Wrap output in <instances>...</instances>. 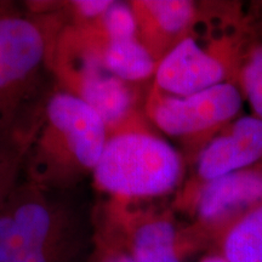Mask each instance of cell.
I'll use <instances>...</instances> for the list:
<instances>
[{"instance_id":"obj_9","label":"cell","mask_w":262,"mask_h":262,"mask_svg":"<svg viewBox=\"0 0 262 262\" xmlns=\"http://www.w3.org/2000/svg\"><path fill=\"white\" fill-rule=\"evenodd\" d=\"M262 159V120L254 114L239 116L204 146L195 158L194 173L178 193L175 204L202 186L248 168Z\"/></svg>"},{"instance_id":"obj_2","label":"cell","mask_w":262,"mask_h":262,"mask_svg":"<svg viewBox=\"0 0 262 262\" xmlns=\"http://www.w3.org/2000/svg\"><path fill=\"white\" fill-rule=\"evenodd\" d=\"M55 26L0 12V146L28 147L44 111L40 89L57 33Z\"/></svg>"},{"instance_id":"obj_6","label":"cell","mask_w":262,"mask_h":262,"mask_svg":"<svg viewBox=\"0 0 262 262\" xmlns=\"http://www.w3.org/2000/svg\"><path fill=\"white\" fill-rule=\"evenodd\" d=\"M80 225L70 209L27 181L0 204V262L50 243Z\"/></svg>"},{"instance_id":"obj_13","label":"cell","mask_w":262,"mask_h":262,"mask_svg":"<svg viewBox=\"0 0 262 262\" xmlns=\"http://www.w3.org/2000/svg\"><path fill=\"white\" fill-rule=\"evenodd\" d=\"M234 84L250 104L254 116L262 120V41L254 37L253 31L241 50Z\"/></svg>"},{"instance_id":"obj_7","label":"cell","mask_w":262,"mask_h":262,"mask_svg":"<svg viewBox=\"0 0 262 262\" xmlns=\"http://www.w3.org/2000/svg\"><path fill=\"white\" fill-rule=\"evenodd\" d=\"M258 205H262V159L202 186L175 208L191 216V227L210 247L228 225Z\"/></svg>"},{"instance_id":"obj_15","label":"cell","mask_w":262,"mask_h":262,"mask_svg":"<svg viewBox=\"0 0 262 262\" xmlns=\"http://www.w3.org/2000/svg\"><path fill=\"white\" fill-rule=\"evenodd\" d=\"M97 26L108 41L137 38L136 18L130 3L113 2Z\"/></svg>"},{"instance_id":"obj_11","label":"cell","mask_w":262,"mask_h":262,"mask_svg":"<svg viewBox=\"0 0 262 262\" xmlns=\"http://www.w3.org/2000/svg\"><path fill=\"white\" fill-rule=\"evenodd\" d=\"M212 247L228 262H262V205L228 225Z\"/></svg>"},{"instance_id":"obj_16","label":"cell","mask_w":262,"mask_h":262,"mask_svg":"<svg viewBox=\"0 0 262 262\" xmlns=\"http://www.w3.org/2000/svg\"><path fill=\"white\" fill-rule=\"evenodd\" d=\"M27 147L0 146V204L16 187L19 166L25 163Z\"/></svg>"},{"instance_id":"obj_8","label":"cell","mask_w":262,"mask_h":262,"mask_svg":"<svg viewBox=\"0 0 262 262\" xmlns=\"http://www.w3.org/2000/svg\"><path fill=\"white\" fill-rule=\"evenodd\" d=\"M234 45L229 35L203 45L195 33L173 47L158 62L153 85L164 94L187 96L231 81Z\"/></svg>"},{"instance_id":"obj_5","label":"cell","mask_w":262,"mask_h":262,"mask_svg":"<svg viewBox=\"0 0 262 262\" xmlns=\"http://www.w3.org/2000/svg\"><path fill=\"white\" fill-rule=\"evenodd\" d=\"M107 228L98 235L125 250L135 262H185L202 245L191 227L181 228L171 211L131 210L113 201Z\"/></svg>"},{"instance_id":"obj_3","label":"cell","mask_w":262,"mask_h":262,"mask_svg":"<svg viewBox=\"0 0 262 262\" xmlns=\"http://www.w3.org/2000/svg\"><path fill=\"white\" fill-rule=\"evenodd\" d=\"M146 119L139 114L108 134L93 178L113 201L157 198L181 186L186 164L182 153L152 131Z\"/></svg>"},{"instance_id":"obj_10","label":"cell","mask_w":262,"mask_h":262,"mask_svg":"<svg viewBox=\"0 0 262 262\" xmlns=\"http://www.w3.org/2000/svg\"><path fill=\"white\" fill-rule=\"evenodd\" d=\"M137 38L159 62L191 35L202 21L203 5L189 0H135Z\"/></svg>"},{"instance_id":"obj_17","label":"cell","mask_w":262,"mask_h":262,"mask_svg":"<svg viewBox=\"0 0 262 262\" xmlns=\"http://www.w3.org/2000/svg\"><path fill=\"white\" fill-rule=\"evenodd\" d=\"M112 0H77L71 3L73 25L96 24L112 4Z\"/></svg>"},{"instance_id":"obj_18","label":"cell","mask_w":262,"mask_h":262,"mask_svg":"<svg viewBox=\"0 0 262 262\" xmlns=\"http://www.w3.org/2000/svg\"><path fill=\"white\" fill-rule=\"evenodd\" d=\"M90 258V262H135L125 250L100 235L95 237V250Z\"/></svg>"},{"instance_id":"obj_12","label":"cell","mask_w":262,"mask_h":262,"mask_svg":"<svg viewBox=\"0 0 262 262\" xmlns=\"http://www.w3.org/2000/svg\"><path fill=\"white\" fill-rule=\"evenodd\" d=\"M102 57L114 77L133 85L155 77L158 66L139 38L107 41Z\"/></svg>"},{"instance_id":"obj_19","label":"cell","mask_w":262,"mask_h":262,"mask_svg":"<svg viewBox=\"0 0 262 262\" xmlns=\"http://www.w3.org/2000/svg\"><path fill=\"white\" fill-rule=\"evenodd\" d=\"M255 8V16L254 18L249 19L250 22L251 31H253L254 37L257 39V40L262 41V2H256L254 3Z\"/></svg>"},{"instance_id":"obj_20","label":"cell","mask_w":262,"mask_h":262,"mask_svg":"<svg viewBox=\"0 0 262 262\" xmlns=\"http://www.w3.org/2000/svg\"><path fill=\"white\" fill-rule=\"evenodd\" d=\"M199 262H228L224 256H221L220 254L216 253V251L212 250L210 254L203 256Z\"/></svg>"},{"instance_id":"obj_1","label":"cell","mask_w":262,"mask_h":262,"mask_svg":"<svg viewBox=\"0 0 262 262\" xmlns=\"http://www.w3.org/2000/svg\"><path fill=\"white\" fill-rule=\"evenodd\" d=\"M107 139L106 124L89 104L55 90L26 152L28 181L47 192L73 187L93 176Z\"/></svg>"},{"instance_id":"obj_14","label":"cell","mask_w":262,"mask_h":262,"mask_svg":"<svg viewBox=\"0 0 262 262\" xmlns=\"http://www.w3.org/2000/svg\"><path fill=\"white\" fill-rule=\"evenodd\" d=\"M89 248L86 229L79 225L50 243L6 262H83Z\"/></svg>"},{"instance_id":"obj_4","label":"cell","mask_w":262,"mask_h":262,"mask_svg":"<svg viewBox=\"0 0 262 262\" xmlns=\"http://www.w3.org/2000/svg\"><path fill=\"white\" fill-rule=\"evenodd\" d=\"M243 101L239 86L231 81L187 96L164 94L152 84L143 113L159 131L181 141L195 160L206 143L239 117Z\"/></svg>"}]
</instances>
